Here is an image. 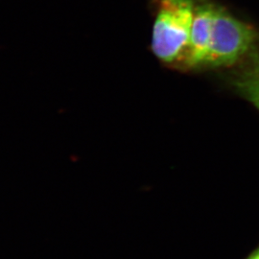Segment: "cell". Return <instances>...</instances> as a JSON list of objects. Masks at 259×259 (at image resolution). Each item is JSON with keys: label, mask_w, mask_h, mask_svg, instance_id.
<instances>
[{"label": "cell", "mask_w": 259, "mask_h": 259, "mask_svg": "<svg viewBox=\"0 0 259 259\" xmlns=\"http://www.w3.org/2000/svg\"><path fill=\"white\" fill-rule=\"evenodd\" d=\"M193 0H161L153 26L151 50L169 65H181L188 51L194 18Z\"/></svg>", "instance_id": "6da1fadb"}, {"label": "cell", "mask_w": 259, "mask_h": 259, "mask_svg": "<svg viewBox=\"0 0 259 259\" xmlns=\"http://www.w3.org/2000/svg\"><path fill=\"white\" fill-rule=\"evenodd\" d=\"M258 33L250 24L216 7L204 66H226L239 62L255 49Z\"/></svg>", "instance_id": "7a4b0ae2"}, {"label": "cell", "mask_w": 259, "mask_h": 259, "mask_svg": "<svg viewBox=\"0 0 259 259\" xmlns=\"http://www.w3.org/2000/svg\"><path fill=\"white\" fill-rule=\"evenodd\" d=\"M216 7L210 3H201L195 6L189 47L182 64L184 68L195 69L204 66L210 44Z\"/></svg>", "instance_id": "3957f363"}, {"label": "cell", "mask_w": 259, "mask_h": 259, "mask_svg": "<svg viewBox=\"0 0 259 259\" xmlns=\"http://www.w3.org/2000/svg\"><path fill=\"white\" fill-rule=\"evenodd\" d=\"M234 88L259 110V49H254L233 78Z\"/></svg>", "instance_id": "277c9868"}, {"label": "cell", "mask_w": 259, "mask_h": 259, "mask_svg": "<svg viewBox=\"0 0 259 259\" xmlns=\"http://www.w3.org/2000/svg\"><path fill=\"white\" fill-rule=\"evenodd\" d=\"M243 259H259V243L243 257Z\"/></svg>", "instance_id": "5b68a950"}]
</instances>
